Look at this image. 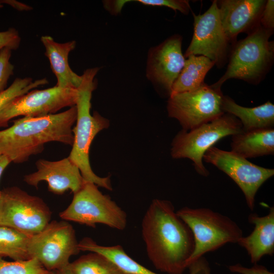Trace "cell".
Wrapping results in <instances>:
<instances>
[{
  "label": "cell",
  "mask_w": 274,
  "mask_h": 274,
  "mask_svg": "<svg viewBox=\"0 0 274 274\" xmlns=\"http://www.w3.org/2000/svg\"><path fill=\"white\" fill-rule=\"evenodd\" d=\"M97 187L93 183L85 182L74 194L71 203L60 213V217L92 227L96 224H103L118 230L124 229L127 224L126 213Z\"/></svg>",
  "instance_id": "52a82bcc"
},
{
  "label": "cell",
  "mask_w": 274,
  "mask_h": 274,
  "mask_svg": "<svg viewBox=\"0 0 274 274\" xmlns=\"http://www.w3.org/2000/svg\"><path fill=\"white\" fill-rule=\"evenodd\" d=\"M12 50L4 48L0 50V92L4 91L9 78L14 73V65L10 61Z\"/></svg>",
  "instance_id": "4316f807"
},
{
  "label": "cell",
  "mask_w": 274,
  "mask_h": 274,
  "mask_svg": "<svg viewBox=\"0 0 274 274\" xmlns=\"http://www.w3.org/2000/svg\"><path fill=\"white\" fill-rule=\"evenodd\" d=\"M221 89L204 83L191 91L169 96L168 116L178 120L183 130L188 131L223 115Z\"/></svg>",
  "instance_id": "30bf717a"
},
{
  "label": "cell",
  "mask_w": 274,
  "mask_h": 274,
  "mask_svg": "<svg viewBox=\"0 0 274 274\" xmlns=\"http://www.w3.org/2000/svg\"><path fill=\"white\" fill-rule=\"evenodd\" d=\"M0 2L2 4H8L19 11H28L32 9L31 7L29 6L14 0H3L0 1Z\"/></svg>",
  "instance_id": "d6a6232c"
},
{
  "label": "cell",
  "mask_w": 274,
  "mask_h": 274,
  "mask_svg": "<svg viewBox=\"0 0 274 274\" xmlns=\"http://www.w3.org/2000/svg\"><path fill=\"white\" fill-rule=\"evenodd\" d=\"M248 221L254 225L253 231L248 236L241 237L237 243L246 249L251 262L256 264L264 256H272L274 253L273 207L264 216L250 214Z\"/></svg>",
  "instance_id": "ac0fdd59"
},
{
  "label": "cell",
  "mask_w": 274,
  "mask_h": 274,
  "mask_svg": "<svg viewBox=\"0 0 274 274\" xmlns=\"http://www.w3.org/2000/svg\"><path fill=\"white\" fill-rule=\"evenodd\" d=\"M0 274H56L46 269L35 258L7 261L0 257Z\"/></svg>",
  "instance_id": "484cf974"
},
{
  "label": "cell",
  "mask_w": 274,
  "mask_h": 274,
  "mask_svg": "<svg viewBox=\"0 0 274 274\" xmlns=\"http://www.w3.org/2000/svg\"><path fill=\"white\" fill-rule=\"evenodd\" d=\"M41 41L45 48L51 70L57 78L56 86L63 88L77 89L82 81V75L75 73L70 67L68 57L76 46L75 41L60 43L50 36H43Z\"/></svg>",
  "instance_id": "d6986e66"
},
{
  "label": "cell",
  "mask_w": 274,
  "mask_h": 274,
  "mask_svg": "<svg viewBox=\"0 0 274 274\" xmlns=\"http://www.w3.org/2000/svg\"><path fill=\"white\" fill-rule=\"evenodd\" d=\"M260 25L263 28L273 30L274 28V1H266L260 19Z\"/></svg>",
  "instance_id": "f546056e"
},
{
  "label": "cell",
  "mask_w": 274,
  "mask_h": 274,
  "mask_svg": "<svg viewBox=\"0 0 274 274\" xmlns=\"http://www.w3.org/2000/svg\"><path fill=\"white\" fill-rule=\"evenodd\" d=\"M243 131L240 121L235 116L225 113L217 118L192 129L188 131L182 129L178 132L172 142L170 154L175 159H190L197 173L207 177L209 172L203 164L205 152L223 138Z\"/></svg>",
  "instance_id": "8992f818"
},
{
  "label": "cell",
  "mask_w": 274,
  "mask_h": 274,
  "mask_svg": "<svg viewBox=\"0 0 274 274\" xmlns=\"http://www.w3.org/2000/svg\"><path fill=\"white\" fill-rule=\"evenodd\" d=\"M3 7V5L0 2V8H2Z\"/></svg>",
  "instance_id": "e575fe53"
},
{
  "label": "cell",
  "mask_w": 274,
  "mask_h": 274,
  "mask_svg": "<svg viewBox=\"0 0 274 274\" xmlns=\"http://www.w3.org/2000/svg\"><path fill=\"white\" fill-rule=\"evenodd\" d=\"M203 160L228 175L243 192L248 207L253 211L255 196L261 185L274 175V169L252 163L237 154L216 147L209 148Z\"/></svg>",
  "instance_id": "8fae6325"
},
{
  "label": "cell",
  "mask_w": 274,
  "mask_h": 274,
  "mask_svg": "<svg viewBox=\"0 0 274 274\" xmlns=\"http://www.w3.org/2000/svg\"><path fill=\"white\" fill-rule=\"evenodd\" d=\"M228 269L232 272L240 274H274L268 270L265 266L257 263L254 264L253 266L250 268L244 267L238 263L230 265Z\"/></svg>",
  "instance_id": "4dcf8cb0"
},
{
  "label": "cell",
  "mask_w": 274,
  "mask_h": 274,
  "mask_svg": "<svg viewBox=\"0 0 274 274\" xmlns=\"http://www.w3.org/2000/svg\"><path fill=\"white\" fill-rule=\"evenodd\" d=\"M176 212L189 227L194 238V249L188 266L207 253L228 243H237L243 236L242 230L236 223L210 209L185 207Z\"/></svg>",
  "instance_id": "5b68a950"
},
{
  "label": "cell",
  "mask_w": 274,
  "mask_h": 274,
  "mask_svg": "<svg viewBox=\"0 0 274 274\" xmlns=\"http://www.w3.org/2000/svg\"><path fill=\"white\" fill-rule=\"evenodd\" d=\"M78 96L77 89L56 85L30 90L14 98L0 111V127L7 126L9 120L17 116L40 117L56 114L63 108L76 106Z\"/></svg>",
  "instance_id": "7c38bea8"
},
{
  "label": "cell",
  "mask_w": 274,
  "mask_h": 274,
  "mask_svg": "<svg viewBox=\"0 0 274 274\" xmlns=\"http://www.w3.org/2000/svg\"><path fill=\"white\" fill-rule=\"evenodd\" d=\"M231 151L250 158L274 154V129L243 131L232 135Z\"/></svg>",
  "instance_id": "ffe728a7"
},
{
  "label": "cell",
  "mask_w": 274,
  "mask_h": 274,
  "mask_svg": "<svg viewBox=\"0 0 274 274\" xmlns=\"http://www.w3.org/2000/svg\"><path fill=\"white\" fill-rule=\"evenodd\" d=\"M20 41L18 31L14 28L0 31V50L4 48L16 50L19 47Z\"/></svg>",
  "instance_id": "f1b7e54d"
},
{
  "label": "cell",
  "mask_w": 274,
  "mask_h": 274,
  "mask_svg": "<svg viewBox=\"0 0 274 274\" xmlns=\"http://www.w3.org/2000/svg\"><path fill=\"white\" fill-rule=\"evenodd\" d=\"M143 5L150 6L166 7L184 14H188L190 9L189 2L185 0H136Z\"/></svg>",
  "instance_id": "83f0119b"
},
{
  "label": "cell",
  "mask_w": 274,
  "mask_h": 274,
  "mask_svg": "<svg viewBox=\"0 0 274 274\" xmlns=\"http://www.w3.org/2000/svg\"><path fill=\"white\" fill-rule=\"evenodd\" d=\"M56 274H123L105 256L94 252L83 255L69 263Z\"/></svg>",
  "instance_id": "603a6c76"
},
{
  "label": "cell",
  "mask_w": 274,
  "mask_h": 274,
  "mask_svg": "<svg viewBox=\"0 0 274 274\" xmlns=\"http://www.w3.org/2000/svg\"></svg>",
  "instance_id": "d590c367"
},
{
  "label": "cell",
  "mask_w": 274,
  "mask_h": 274,
  "mask_svg": "<svg viewBox=\"0 0 274 274\" xmlns=\"http://www.w3.org/2000/svg\"><path fill=\"white\" fill-rule=\"evenodd\" d=\"M75 231L64 221H53L30 237L28 252L47 269L57 271L66 266L71 256L80 252Z\"/></svg>",
  "instance_id": "9c48e42d"
},
{
  "label": "cell",
  "mask_w": 274,
  "mask_h": 274,
  "mask_svg": "<svg viewBox=\"0 0 274 274\" xmlns=\"http://www.w3.org/2000/svg\"><path fill=\"white\" fill-rule=\"evenodd\" d=\"M48 83L46 78L33 82L31 78H16L8 88L0 92V111L14 98Z\"/></svg>",
  "instance_id": "d4e9b609"
},
{
  "label": "cell",
  "mask_w": 274,
  "mask_h": 274,
  "mask_svg": "<svg viewBox=\"0 0 274 274\" xmlns=\"http://www.w3.org/2000/svg\"><path fill=\"white\" fill-rule=\"evenodd\" d=\"M182 42L181 36L173 35L158 45L151 48L148 53L146 77L169 96L185 63Z\"/></svg>",
  "instance_id": "5bb4252c"
},
{
  "label": "cell",
  "mask_w": 274,
  "mask_h": 274,
  "mask_svg": "<svg viewBox=\"0 0 274 274\" xmlns=\"http://www.w3.org/2000/svg\"><path fill=\"white\" fill-rule=\"evenodd\" d=\"M129 0L105 1L103 2L105 8L112 15H117L120 13L122 8Z\"/></svg>",
  "instance_id": "1f68e13d"
},
{
  "label": "cell",
  "mask_w": 274,
  "mask_h": 274,
  "mask_svg": "<svg viewBox=\"0 0 274 274\" xmlns=\"http://www.w3.org/2000/svg\"><path fill=\"white\" fill-rule=\"evenodd\" d=\"M142 234L157 269L168 274L184 272L194 251V238L170 201L153 200L142 220Z\"/></svg>",
  "instance_id": "6da1fadb"
},
{
  "label": "cell",
  "mask_w": 274,
  "mask_h": 274,
  "mask_svg": "<svg viewBox=\"0 0 274 274\" xmlns=\"http://www.w3.org/2000/svg\"><path fill=\"white\" fill-rule=\"evenodd\" d=\"M37 170L25 176L24 180L28 184L37 187L43 181L48 183L50 191L61 194L71 190L78 192L86 182L78 167L66 157L57 161L39 159L36 163Z\"/></svg>",
  "instance_id": "9a60e30c"
},
{
  "label": "cell",
  "mask_w": 274,
  "mask_h": 274,
  "mask_svg": "<svg viewBox=\"0 0 274 274\" xmlns=\"http://www.w3.org/2000/svg\"><path fill=\"white\" fill-rule=\"evenodd\" d=\"M185 59L184 67L172 87L170 95L194 90L204 83V79L215 63L207 57L191 55Z\"/></svg>",
  "instance_id": "7402d4cb"
},
{
  "label": "cell",
  "mask_w": 274,
  "mask_h": 274,
  "mask_svg": "<svg viewBox=\"0 0 274 274\" xmlns=\"http://www.w3.org/2000/svg\"><path fill=\"white\" fill-rule=\"evenodd\" d=\"M51 212L40 197L13 187L1 191L0 225L31 236L50 222Z\"/></svg>",
  "instance_id": "ba28073f"
},
{
  "label": "cell",
  "mask_w": 274,
  "mask_h": 274,
  "mask_svg": "<svg viewBox=\"0 0 274 274\" xmlns=\"http://www.w3.org/2000/svg\"><path fill=\"white\" fill-rule=\"evenodd\" d=\"M222 109L224 113L235 116L240 121L243 131L273 128L274 105L269 101L257 107L247 108L224 95Z\"/></svg>",
  "instance_id": "44dd1931"
},
{
  "label": "cell",
  "mask_w": 274,
  "mask_h": 274,
  "mask_svg": "<svg viewBox=\"0 0 274 274\" xmlns=\"http://www.w3.org/2000/svg\"><path fill=\"white\" fill-rule=\"evenodd\" d=\"M272 31L260 25L237 42L231 51L226 72L211 86L221 89L226 81L232 78L251 84L259 83L273 62L274 43L269 41Z\"/></svg>",
  "instance_id": "277c9868"
},
{
  "label": "cell",
  "mask_w": 274,
  "mask_h": 274,
  "mask_svg": "<svg viewBox=\"0 0 274 274\" xmlns=\"http://www.w3.org/2000/svg\"><path fill=\"white\" fill-rule=\"evenodd\" d=\"M31 236L12 228L0 225V257L15 261L30 259L28 245Z\"/></svg>",
  "instance_id": "cb8c5ba5"
},
{
  "label": "cell",
  "mask_w": 274,
  "mask_h": 274,
  "mask_svg": "<svg viewBox=\"0 0 274 274\" xmlns=\"http://www.w3.org/2000/svg\"><path fill=\"white\" fill-rule=\"evenodd\" d=\"M194 20L193 35L185 58L204 56L221 67L225 63L230 42L221 24L217 1H213L203 14L194 15Z\"/></svg>",
  "instance_id": "4fadbf2b"
},
{
  "label": "cell",
  "mask_w": 274,
  "mask_h": 274,
  "mask_svg": "<svg viewBox=\"0 0 274 274\" xmlns=\"http://www.w3.org/2000/svg\"><path fill=\"white\" fill-rule=\"evenodd\" d=\"M10 162H11V161L7 156L0 154V178L4 170Z\"/></svg>",
  "instance_id": "836d02e7"
},
{
  "label": "cell",
  "mask_w": 274,
  "mask_h": 274,
  "mask_svg": "<svg viewBox=\"0 0 274 274\" xmlns=\"http://www.w3.org/2000/svg\"><path fill=\"white\" fill-rule=\"evenodd\" d=\"M266 1H217L221 24L229 42L235 41L241 32L249 34L260 24Z\"/></svg>",
  "instance_id": "2e32d148"
},
{
  "label": "cell",
  "mask_w": 274,
  "mask_h": 274,
  "mask_svg": "<svg viewBox=\"0 0 274 274\" xmlns=\"http://www.w3.org/2000/svg\"><path fill=\"white\" fill-rule=\"evenodd\" d=\"M76 106L64 112L40 117H23L13 121V125L0 130V154L11 162H23L41 153L44 145L57 142L72 145V127L76 122Z\"/></svg>",
  "instance_id": "7a4b0ae2"
},
{
  "label": "cell",
  "mask_w": 274,
  "mask_h": 274,
  "mask_svg": "<svg viewBox=\"0 0 274 274\" xmlns=\"http://www.w3.org/2000/svg\"><path fill=\"white\" fill-rule=\"evenodd\" d=\"M100 69L99 67L89 68L82 75L81 83L77 88L76 125L73 129L74 142L68 157L78 167L86 182L112 191L110 176L100 177L96 175L89 162V149L94 138L110 125L109 120L97 112H94L93 115L90 113L92 94L97 86L95 77Z\"/></svg>",
  "instance_id": "3957f363"
},
{
  "label": "cell",
  "mask_w": 274,
  "mask_h": 274,
  "mask_svg": "<svg viewBox=\"0 0 274 274\" xmlns=\"http://www.w3.org/2000/svg\"><path fill=\"white\" fill-rule=\"evenodd\" d=\"M80 251L100 254L115 263L123 274H157L136 262L128 255L120 245H99L89 238H84L78 243ZM190 274H211L209 264L202 257L190 264Z\"/></svg>",
  "instance_id": "e0dca14e"
}]
</instances>
